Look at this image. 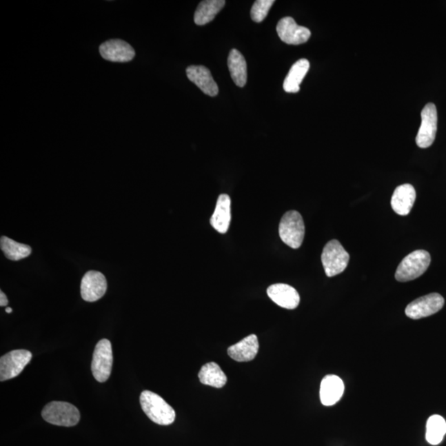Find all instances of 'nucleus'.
Instances as JSON below:
<instances>
[{"label": "nucleus", "mask_w": 446, "mask_h": 446, "mask_svg": "<svg viewBox=\"0 0 446 446\" xmlns=\"http://www.w3.org/2000/svg\"><path fill=\"white\" fill-rule=\"evenodd\" d=\"M226 2L224 0H207L199 3L194 14V23L199 26L210 23L216 14L223 10Z\"/></svg>", "instance_id": "4be33fe9"}, {"label": "nucleus", "mask_w": 446, "mask_h": 446, "mask_svg": "<svg viewBox=\"0 0 446 446\" xmlns=\"http://www.w3.org/2000/svg\"><path fill=\"white\" fill-rule=\"evenodd\" d=\"M45 422L60 427H74L80 422L81 414L76 407L65 402L49 403L41 412Z\"/></svg>", "instance_id": "20e7f679"}, {"label": "nucleus", "mask_w": 446, "mask_h": 446, "mask_svg": "<svg viewBox=\"0 0 446 446\" xmlns=\"http://www.w3.org/2000/svg\"><path fill=\"white\" fill-rule=\"evenodd\" d=\"M32 357V353L27 349H15L3 356L0 358V381L19 376Z\"/></svg>", "instance_id": "0eeeda50"}, {"label": "nucleus", "mask_w": 446, "mask_h": 446, "mask_svg": "<svg viewBox=\"0 0 446 446\" xmlns=\"http://www.w3.org/2000/svg\"><path fill=\"white\" fill-rule=\"evenodd\" d=\"M310 68V63L307 59H300L295 62L283 81V90L287 93H298L300 85Z\"/></svg>", "instance_id": "aec40b11"}, {"label": "nucleus", "mask_w": 446, "mask_h": 446, "mask_svg": "<svg viewBox=\"0 0 446 446\" xmlns=\"http://www.w3.org/2000/svg\"><path fill=\"white\" fill-rule=\"evenodd\" d=\"M105 276L99 271L90 270L81 281V297L86 302H96L101 298L107 291Z\"/></svg>", "instance_id": "9b49d317"}, {"label": "nucleus", "mask_w": 446, "mask_h": 446, "mask_svg": "<svg viewBox=\"0 0 446 446\" xmlns=\"http://www.w3.org/2000/svg\"><path fill=\"white\" fill-rule=\"evenodd\" d=\"M279 39L283 43L289 45H300L310 40L311 32L310 29L299 26L291 17L279 20L276 28Z\"/></svg>", "instance_id": "9d476101"}, {"label": "nucleus", "mask_w": 446, "mask_h": 446, "mask_svg": "<svg viewBox=\"0 0 446 446\" xmlns=\"http://www.w3.org/2000/svg\"><path fill=\"white\" fill-rule=\"evenodd\" d=\"M141 408L150 419L161 426H168L176 420V412L161 396L145 390L140 396Z\"/></svg>", "instance_id": "f257e3e1"}, {"label": "nucleus", "mask_w": 446, "mask_h": 446, "mask_svg": "<svg viewBox=\"0 0 446 446\" xmlns=\"http://www.w3.org/2000/svg\"><path fill=\"white\" fill-rule=\"evenodd\" d=\"M199 378L203 385L221 389L226 385L227 378L220 366L214 362L203 365L199 373Z\"/></svg>", "instance_id": "412c9836"}, {"label": "nucleus", "mask_w": 446, "mask_h": 446, "mask_svg": "<svg viewBox=\"0 0 446 446\" xmlns=\"http://www.w3.org/2000/svg\"><path fill=\"white\" fill-rule=\"evenodd\" d=\"M445 304V299L439 294H430L414 300L408 304L405 314L412 319L427 318L438 312Z\"/></svg>", "instance_id": "6e6552de"}, {"label": "nucleus", "mask_w": 446, "mask_h": 446, "mask_svg": "<svg viewBox=\"0 0 446 446\" xmlns=\"http://www.w3.org/2000/svg\"><path fill=\"white\" fill-rule=\"evenodd\" d=\"M349 261V253L338 241H329L323 249L322 262L327 276L333 277L343 273Z\"/></svg>", "instance_id": "39448f33"}, {"label": "nucleus", "mask_w": 446, "mask_h": 446, "mask_svg": "<svg viewBox=\"0 0 446 446\" xmlns=\"http://www.w3.org/2000/svg\"><path fill=\"white\" fill-rule=\"evenodd\" d=\"M187 77L204 94L214 97L219 94V86L212 77L210 70L203 65H191L186 70Z\"/></svg>", "instance_id": "4468645a"}, {"label": "nucleus", "mask_w": 446, "mask_h": 446, "mask_svg": "<svg viewBox=\"0 0 446 446\" xmlns=\"http://www.w3.org/2000/svg\"><path fill=\"white\" fill-rule=\"evenodd\" d=\"M279 236L283 243L293 249L301 247L305 235V226L298 212H287L279 223Z\"/></svg>", "instance_id": "7ed1b4c3"}, {"label": "nucleus", "mask_w": 446, "mask_h": 446, "mask_svg": "<svg viewBox=\"0 0 446 446\" xmlns=\"http://www.w3.org/2000/svg\"><path fill=\"white\" fill-rule=\"evenodd\" d=\"M227 65L233 81L237 86L243 88L247 81V61L243 54L236 49H232L229 53Z\"/></svg>", "instance_id": "6ab92c4d"}, {"label": "nucleus", "mask_w": 446, "mask_h": 446, "mask_svg": "<svg viewBox=\"0 0 446 446\" xmlns=\"http://www.w3.org/2000/svg\"><path fill=\"white\" fill-rule=\"evenodd\" d=\"M345 391L341 378L336 375H327L321 383L320 399L324 406H333L340 401Z\"/></svg>", "instance_id": "2eb2a0df"}, {"label": "nucleus", "mask_w": 446, "mask_h": 446, "mask_svg": "<svg viewBox=\"0 0 446 446\" xmlns=\"http://www.w3.org/2000/svg\"><path fill=\"white\" fill-rule=\"evenodd\" d=\"M112 361V345L110 341L103 339L96 345L91 370L94 378L99 383L106 382L110 377Z\"/></svg>", "instance_id": "423d86ee"}, {"label": "nucleus", "mask_w": 446, "mask_h": 446, "mask_svg": "<svg viewBox=\"0 0 446 446\" xmlns=\"http://www.w3.org/2000/svg\"><path fill=\"white\" fill-rule=\"evenodd\" d=\"M6 312H7V314H11V312H12V310L11 307H8L6 308Z\"/></svg>", "instance_id": "bb28decb"}, {"label": "nucleus", "mask_w": 446, "mask_h": 446, "mask_svg": "<svg viewBox=\"0 0 446 446\" xmlns=\"http://www.w3.org/2000/svg\"><path fill=\"white\" fill-rule=\"evenodd\" d=\"M259 351V341L256 335H250L227 349L229 356L237 362L252 361Z\"/></svg>", "instance_id": "f3484780"}, {"label": "nucleus", "mask_w": 446, "mask_h": 446, "mask_svg": "<svg viewBox=\"0 0 446 446\" xmlns=\"http://www.w3.org/2000/svg\"><path fill=\"white\" fill-rule=\"evenodd\" d=\"M416 194L414 187L405 183L396 187L391 199V206L396 214L407 216L410 214L416 201Z\"/></svg>", "instance_id": "dca6fc26"}, {"label": "nucleus", "mask_w": 446, "mask_h": 446, "mask_svg": "<svg viewBox=\"0 0 446 446\" xmlns=\"http://www.w3.org/2000/svg\"><path fill=\"white\" fill-rule=\"evenodd\" d=\"M267 294L274 303L286 310H295L300 303L298 291L285 283H275L270 286Z\"/></svg>", "instance_id": "ddd939ff"}, {"label": "nucleus", "mask_w": 446, "mask_h": 446, "mask_svg": "<svg viewBox=\"0 0 446 446\" xmlns=\"http://www.w3.org/2000/svg\"><path fill=\"white\" fill-rule=\"evenodd\" d=\"M100 55L112 62H129L135 57V51L130 44L120 39H112L100 45Z\"/></svg>", "instance_id": "f8f14e48"}, {"label": "nucleus", "mask_w": 446, "mask_h": 446, "mask_svg": "<svg viewBox=\"0 0 446 446\" xmlns=\"http://www.w3.org/2000/svg\"><path fill=\"white\" fill-rule=\"evenodd\" d=\"M430 264V254L424 250H418L401 261L396 271L395 278L399 282L414 281L426 272Z\"/></svg>", "instance_id": "f03ea898"}, {"label": "nucleus", "mask_w": 446, "mask_h": 446, "mask_svg": "<svg viewBox=\"0 0 446 446\" xmlns=\"http://www.w3.org/2000/svg\"><path fill=\"white\" fill-rule=\"evenodd\" d=\"M8 300L6 294L3 291L0 292V306L6 307L8 305Z\"/></svg>", "instance_id": "a878e982"}, {"label": "nucleus", "mask_w": 446, "mask_h": 446, "mask_svg": "<svg viewBox=\"0 0 446 446\" xmlns=\"http://www.w3.org/2000/svg\"><path fill=\"white\" fill-rule=\"evenodd\" d=\"M0 247L8 260L18 261L31 255L32 248L28 245L2 236L0 239Z\"/></svg>", "instance_id": "5701e85b"}, {"label": "nucleus", "mask_w": 446, "mask_h": 446, "mask_svg": "<svg viewBox=\"0 0 446 446\" xmlns=\"http://www.w3.org/2000/svg\"><path fill=\"white\" fill-rule=\"evenodd\" d=\"M422 123L416 135V143L420 148H430L437 132V110L434 103H429L422 111Z\"/></svg>", "instance_id": "1a4fd4ad"}, {"label": "nucleus", "mask_w": 446, "mask_h": 446, "mask_svg": "<svg viewBox=\"0 0 446 446\" xmlns=\"http://www.w3.org/2000/svg\"><path fill=\"white\" fill-rule=\"evenodd\" d=\"M274 3V0H257L254 3L251 10V16L254 22L261 23L267 17Z\"/></svg>", "instance_id": "393cba45"}, {"label": "nucleus", "mask_w": 446, "mask_h": 446, "mask_svg": "<svg viewBox=\"0 0 446 446\" xmlns=\"http://www.w3.org/2000/svg\"><path fill=\"white\" fill-rule=\"evenodd\" d=\"M231 222V199L227 194H221L216 201L214 214L210 219L212 227L225 234Z\"/></svg>", "instance_id": "a211bd4d"}, {"label": "nucleus", "mask_w": 446, "mask_h": 446, "mask_svg": "<svg viewBox=\"0 0 446 446\" xmlns=\"http://www.w3.org/2000/svg\"><path fill=\"white\" fill-rule=\"evenodd\" d=\"M446 434V422L443 416L433 415L429 418L427 423L426 439L428 443L433 445H439Z\"/></svg>", "instance_id": "b1692460"}]
</instances>
